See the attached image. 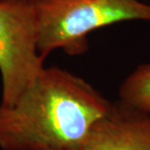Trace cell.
I'll use <instances>...</instances> for the list:
<instances>
[{
  "label": "cell",
  "instance_id": "cell-1",
  "mask_svg": "<svg viewBox=\"0 0 150 150\" xmlns=\"http://www.w3.org/2000/svg\"><path fill=\"white\" fill-rule=\"evenodd\" d=\"M112 103L83 78L44 67L13 105H0V148L78 150Z\"/></svg>",
  "mask_w": 150,
  "mask_h": 150
},
{
  "label": "cell",
  "instance_id": "cell-3",
  "mask_svg": "<svg viewBox=\"0 0 150 150\" xmlns=\"http://www.w3.org/2000/svg\"><path fill=\"white\" fill-rule=\"evenodd\" d=\"M37 39L34 2L0 0L1 106L13 105L44 69Z\"/></svg>",
  "mask_w": 150,
  "mask_h": 150
},
{
  "label": "cell",
  "instance_id": "cell-6",
  "mask_svg": "<svg viewBox=\"0 0 150 150\" xmlns=\"http://www.w3.org/2000/svg\"><path fill=\"white\" fill-rule=\"evenodd\" d=\"M1 1H25V2H34L36 0H1Z\"/></svg>",
  "mask_w": 150,
  "mask_h": 150
},
{
  "label": "cell",
  "instance_id": "cell-4",
  "mask_svg": "<svg viewBox=\"0 0 150 150\" xmlns=\"http://www.w3.org/2000/svg\"><path fill=\"white\" fill-rule=\"evenodd\" d=\"M78 150H150V114L113 103Z\"/></svg>",
  "mask_w": 150,
  "mask_h": 150
},
{
  "label": "cell",
  "instance_id": "cell-5",
  "mask_svg": "<svg viewBox=\"0 0 150 150\" xmlns=\"http://www.w3.org/2000/svg\"><path fill=\"white\" fill-rule=\"evenodd\" d=\"M119 101L150 114V64L139 65L125 78L119 89Z\"/></svg>",
  "mask_w": 150,
  "mask_h": 150
},
{
  "label": "cell",
  "instance_id": "cell-2",
  "mask_svg": "<svg viewBox=\"0 0 150 150\" xmlns=\"http://www.w3.org/2000/svg\"><path fill=\"white\" fill-rule=\"evenodd\" d=\"M39 54L61 49L81 56L89 48L92 31L128 21L150 22V5L140 0H36Z\"/></svg>",
  "mask_w": 150,
  "mask_h": 150
}]
</instances>
